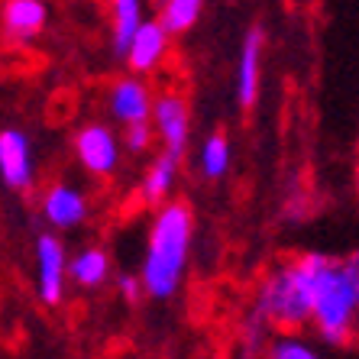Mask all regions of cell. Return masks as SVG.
<instances>
[{
	"label": "cell",
	"mask_w": 359,
	"mask_h": 359,
	"mask_svg": "<svg viewBox=\"0 0 359 359\" xmlns=\"http://www.w3.org/2000/svg\"><path fill=\"white\" fill-rule=\"evenodd\" d=\"M120 146L130 149L133 156H142L156 146V133H152L149 123H133V126H123V136H120Z\"/></svg>",
	"instance_id": "ac0fdd59"
},
{
	"label": "cell",
	"mask_w": 359,
	"mask_h": 359,
	"mask_svg": "<svg viewBox=\"0 0 359 359\" xmlns=\"http://www.w3.org/2000/svg\"><path fill=\"white\" fill-rule=\"evenodd\" d=\"M194 243V214L184 201H165L156 208V217L149 224L146 252L140 266L142 294L149 298H175L188 276Z\"/></svg>",
	"instance_id": "7a4b0ae2"
},
{
	"label": "cell",
	"mask_w": 359,
	"mask_h": 359,
	"mask_svg": "<svg viewBox=\"0 0 359 359\" xmlns=\"http://www.w3.org/2000/svg\"><path fill=\"white\" fill-rule=\"evenodd\" d=\"M178 162L182 159L165 156V152H162L159 159L149 162V168H146V175H142V182H140V191H136L140 204L159 208V204L172 201V191H175V184H178Z\"/></svg>",
	"instance_id": "8fae6325"
},
{
	"label": "cell",
	"mask_w": 359,
	"mask_h": 359,
	"mask_svg": "<svg viewBox=\"0 0 359 359\" xmlns=\"http://www.w3.org/2000/svg\"><path fill=\"white\" fill-rule=\"evenodd\" d=\"M149 126L156 133V142L162 146V152L182 159L188 142H191V104H188L184 91L162 88L159 94H152Z\"/></svg>",
	"instance_id": "3957f363"
},
{
	"label": "cell",
	"mask_w": 359,
	"mask_h": 359,
	"mask_svg": "<svg viewBox=\"0 0 359 359\" xmlns=\"http://www.w3.org/2000/svg\"><path fill=\"white\" fill-rule=\"evenodd\" d=\"M110 276V256L100 246H88L75 256V259H68V278L81 288H100V285L107 282Z\"/></svg>",
	"instance_id": "4fadbf2b"
},
{
	"label": "cell",
	"mask_w": 359,
	"mask_h": 359,
	"mask_svg": "<svg viewBox=\"0 0 359 359\" xmlns=\"http://www.w3.org/2000/svg\"><path fill=\"white\" fill-rule=\"evenodd\" d=\"M75 156L84 172L107 178L120 168L123 146H120V136L107 123H84L75 133Z\"/></svg>",
	"instance_id": "277c9868"
},
{
	"label": "cell",
	"mask_w": 359,
	"mask_h": 359,
	"mask_svg": "<svg viewBox=\"0 0 359 359\" xmlns=\"http://www.w3.org/2000/svg\"><path fill=\"white\" fill-rule=\"evenodd\" d=\"M198 165H201V175L208 178V182H220V178H226L230 165H233V149H230V140H226L224 133H210L208 140L201 142Z\"/></svg>",
	"instance_id": "5bb4252c"
},
{
	"label": "cell",
	"mask_w": 359,
	"mask_h": 359,
	"mask_svg": "<svg viewBox=\"0 0 359 359\" xmlns=\"http://www.w3.org/2000/svg\"><path fill=\"white\" fill-rule=\"evenodd\" d=\"M107 114L117 120L120 126L133 123H149L152 110V88L142 81V75H126L107 88Z\"/></svg>",
	"instance_id": "5b68a950"
},
{
	"label": "cell",
	"mask_w": 359,
	"mask_h": 359,
	"mask_svg": "<svg viewBox=\"0 0 359 359\" xmlns=\"http://www.w3.org/2000/svg\"><path fill=\"white\" fill-rule=\"evenodd\" d=\"M204 13V0H159V26L168 36H182L194 29Z\"/></svg>",
	"instance_id": "9a60e30c"
},
{
	"label": "cell",
	"mask_w": 359,
	"mask_h": 359,
	"mask_svg": "<svg viewBox=\"0 0 359 359\" xmlns=\"http://www.w3.org/2000/svg\"><path fill=\"white\" fill-rule=\"evenodd\" d=\"M0 178L13 191H23L33 184V149L20 130L0 133Z\"/></svg>",
	"instance_id": "9c48e42d"
},
{
	"label": "cell",
	"mask_w": 359,
	"mask_h": 359,
	"mask_svg": "<svg viewBox=\"0 0 359 359\" xmlns=\"http://www.w3.org/2000/svg\"><path fill=\"white\" fill-rule=\"evenodd\" d=\"M110 17H114V49L123 55L130 36L142 23V0H110Z\"/></svg>",
	"instance_id": "e0dca14e"
},
{
	"label": "cell",
	"mask_w": 359,
	"mask_h": 359,
	"mask_svg": "<svg viewBox=\"0 0 359 359\" xmlns=\"http://www.w3.org/2000/svg\"><path fill=\"white\" fill-rule=\"evenodd\" d=\"M308 304V330L324 343L359 340V252H298L288 256Z\"/></svg>",
	"instance_id": "6da1fadb"
},
{
	"label": "cell",
	"mask_w": 359,
	"mask_h": 359,
	"mask_svg": "<svg viewBox=\"0 0 359 359\" xmlns=\"http://www.w3.org/2000/svg\"><path fill=\"white\" fill-rule=\"evenodd\" d=\"M168 46H172V36L159 26V20L142 17V23L136 26V33L126 42L123 59H126V65L133 68V75H152L156 68L165 65Z\"/></svg>",
	"instance_id": "8992f818"
},
{
	"label": "cell",
	"mask_w": 359,
	"mask_h": 359,
	"mask_svg": "<svg viewBox=\"0 0 359 359\" xmlns=\"http://www.w3.org/2000/svg\"><path fill=\"white\" fill-rule=\"evenodd\" d=\"M120 285V294H123L126 301H136L142 294V285H140V276H120L117 278Z\"/></svg>",
	"instance_id": "d6986e66"
},
{
	"label": "cell",
	"mask_w": 359,
	"mask_h": 359,
	"mask_svg": "<svg viewBox=\"0 0 359 359\" xmlns=\"http://www.w3.org/2000/svg\"><path fill=\"white\" fill-rule=\"evenodd\" d=\"M4 29L13 39H33L46 29V4L42 0H7L4 4Z\"/></svg>",
	"instance_id": "7c38bea8"
},
{
	"label": "cell",
	"mask_w": 359,
	"mask_h": 359,
	"mask_svg": "<svg viewBox=\"0 0 359 359\" xmlns=\"http://www.w3.org/2000/svg\"><path fill=\"white\" fill-rule=\"evenodd\" d=\"M356 188H359V159H356Z\"/></svg>",
	"instance_id": "ffe728a7"
},
{
	"label": "cell",
	"mask_w": 359,
	"mask_h": 359,
	"mask_svg": "<svg viewBox=\"0 0 359 359\" xmlns=\"http://www.w3.org/2000/svg\"><path fill=\"white\" fill-rule=\"evenodd\" d=\"M42 217L55 230H72V226L84 224V217H88V198L65 182L52 184L46 198H42Z\"/></svg>",
	"instance_id": "30bf717a"
},
{
	"label": "cell",
	"mask_w": 359,
	"mask_h": 359,
	"mask_svg": "<svg viewBox=\"0 0 359 359\" xmlns=\"http://www.w3.org/2000/svg\"><path fill=\"white\" fill-rule=\"evenodd\" d=\"M262 52H266V29L250 26L243 36L240 59H236V100L240 107H252L262 91Z\"/></svg>",
	"instance_id": "ba28073f"
},
{
	"label": "cell",
	"mask_w": 359,
	"mask_h": 359,
	"mask_svg": "<svg viewBox=\"0 0 359 359\" xmlns=\"http://www.w3.org/2000/svg\"><path fill=\"white\" fill-rule=\"evenodd\" d=\"M266 359H324L320 350L304 337V330H278L266 346Z\"/></svg>",
	"instance_id": "2e32d148"
},
{
	"label": "cell",
	"mask_w": 359,
	"mask_h": 359,
	"mask_svg": "<svg viewBox=\"0 0 359 359\" xmlns=\"http://www.w3.org/2000/svg\"><path fill=\"white\" fill-rule=\"evenodd\" d=\"M68 278V256L59 236L42 233L36 240V282H39V298L46 304H59L65 298Z\"/></svg>",
	"instance_id": "52a82bcc"
}]
</instances>
